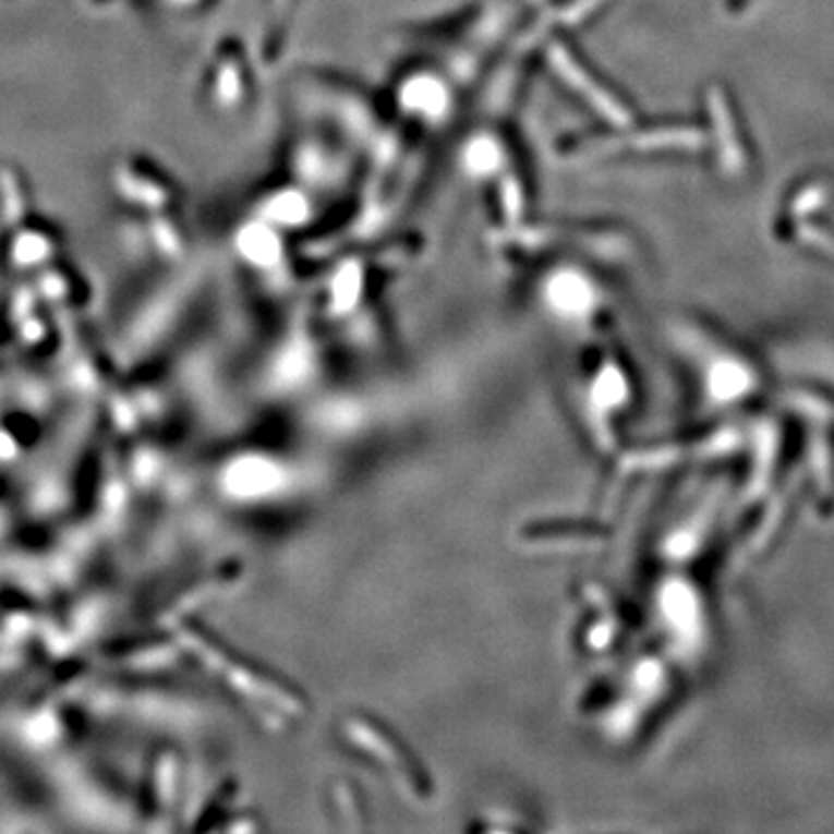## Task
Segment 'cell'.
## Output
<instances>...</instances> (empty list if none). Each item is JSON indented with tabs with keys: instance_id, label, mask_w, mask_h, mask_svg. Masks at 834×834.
I'll list each match as a JSON object with an SVG mask.
<instances>
[{
	"instance_id": "cell-1",
	"label": "cell",
	"mask_w": 834,
	"mask_h": 834,
	"mask_svg": "<svg viewBox=\"0 0 834 834\" xmlns=\"http://www.w3.org/2000/svg\"><path fill=\"white\" fill-rule=\"evenodd\" d=\"M708 100H710V109H712V121L716 128V140L721 146V162L730 174H737V172L745 170V152H741V146L737 142L728 100L721 93V88H716V86L710 90Z\"/></svg>"
},
{
	"instance_id": "cell-2",
	"label": "cell",
	"mask_w": 834,
	"mask_h": 834,
	"mask_svg": "<svg viewBox=\"0 0 834 834\" xmlns=\"http://www.w3.org/2000/svg\"><path fill=\"white\" fill-rule=\"evenodd\" d=\"M797 232H800V239L805 241L807 246H813V249H819L821 253L834 257V237L830 232H825L821 228H813V226H802Z\"/></svg>"
},
{
	"instance_id": "cell-3",
	"label": "cell",
	"mask_w": 834,
	"mask_h": 834,
	"mask_svg": "<svg viewBox=\"0 0 834 834\" xmlns=\"http://www.w3.org/2000/svg\"><path fill=\"white\" fill-rule=\"evenodd\" d=\"M825 197V191L823 189H809L802 193V197L795 202V214H809L813 211L815 207H821V202Z\"/></svg>"
}]
</instances>
